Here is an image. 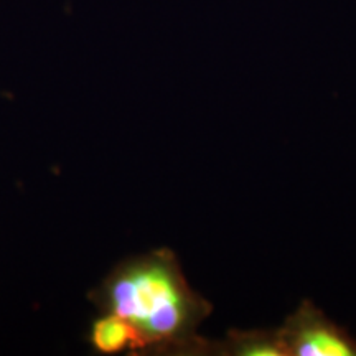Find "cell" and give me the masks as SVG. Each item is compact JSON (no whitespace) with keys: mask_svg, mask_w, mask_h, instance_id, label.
<instances>
[{"mask_svg":"<svg viewBox=\"0 0 356 356\" xmlns=\"http://www.w3.org/2000/svg\"><path fill=\"white\" fill-rule=\"evenodd\" d=\"M88 340L91 348L101 355L142 353L140 338L136 328L113 312H101L89 328Z\"/></svg>","mask_w":356,"mask_h":356,"instance_id":"3957f363","label":"cell"},{"mask_svg":"<svg viewBox=\"0 0 356 356\" xmlns=\"http://www.w3.org/2000/svg\"><path fill=\"white\" fill-rule=\"evenodd\" d=\"M91 300L136 328L142 353L211 355L213 341L200 337L198 328L213 307L191 289L170 249L122 261L91 292Z\"/></svg>","mask_w":356,"mask_h":356,"instance_id":"6da1fadb","label":"cell"},{"mask_svg":"<svg viewBox=\"0 0 356 356\" xmlns=\"http://www.w3.org/2000/svg\"><path fill=\"white\" fill-rule=\"evenodd\" d=\"M211 355L221 356H287L279 328L231 330L221 341H213Z\"/></svg>","mask_w":356,"mask_h":356,"instance_id":"277c9868","label":"cell"},{"mask_svg":"<svg viewBox=\"0 0 356 356\" xmlns=\"http://www.w3.org/2000/svg\"><path fill=\"white\" fill-rule=\"evenodd\" d=\"M279 333L287 356H356V338L310 300L287 315Z\"/></svg>","mask_w":356,"mask_h":356,"instance_id":"7a4b0ae2","label":"cell"}]
</instances>
